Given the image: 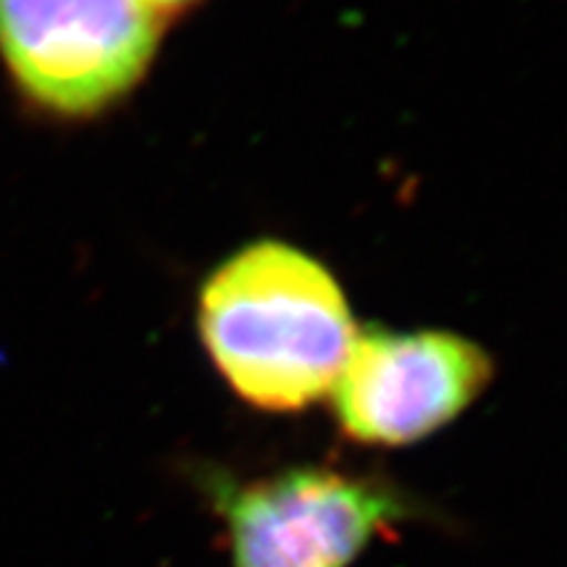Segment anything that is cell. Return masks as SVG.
Here are the masks:
<instances>
[{
    "mask_svg": "<svg viewBox=\"0 0 567 567\" xmlns=\"http://www.w3.org/2000/svg\"><path fill=\"white\" fill-rule=\"evenodd\" d=\"M161 21L145 0H0V55L34 103L84 116L140 82Z\"/></svg>",
    "mask_w": 567,
    "mask_h": 567,
    "instance_id": "obj_3",
    "label": "cell"
},
{
    "mask_svg": "<svg viewBox=\"0 0 567 567\" xmlns=\"http://www.w3.org/2000/svg\"><path fill=\"white\" fill-rule=\"evenodd\" d=\"M203 486L229 536L231 567H352L375 538L417 517L402 488L337 467L205 476Z\"/></svg>",
    "mask_w": 567,
    "mask_h": 567,
    "instance_id": "obj_2",
    "label": "cell"
},
{
    "mask_svg": "<svg viewBox=\"0 0 567 567\" xmlns=\"http://www.w3.org/2000/svg\"><path fill=\"white\" fill-rule=\"evenodd\" d=\"M200 334L243 400L292 413L334 392L358 331L342 289L318 260L260 243L205 284Z\"/></svg>",
    "mask_w": 567,
    "mask_h": 567,
    "instance_id": "obj_1",
    "label": "cell"
},
{
    "mask_svg": "<svg viewBox=\"0 0 567 567\" xmlns=\"http://www.w3.org/2000/svg\"><path fill=\"white\" fill-rule=\"evenodd\" d=\"M145 3L151 6V9L158 13L161 19H166V17H172V13L184 11L189 3H195V0H145Z\"/></svg>",
    "mask_w": 567,
    "mask_h": 567,
    "instance_id": "obj_5",
    "label": "cell"
},
{
    "mask_svg": "<svg viewBox=\"0 0 567 567\" xmlns=\"http://www.w3.org/2000/svg\"><path fill=\"white\" fill-rule=\"evenodd\" d=\"M481 347L442 331L358 334L334 384L339 429L352 442L405 446L436 434L486 386Z\"/></svg>",
    "mask_w": 567,
    "mask_h": 567,
    "instance_id": "obj_4",
    "label": "cell"
}]
</instances>
